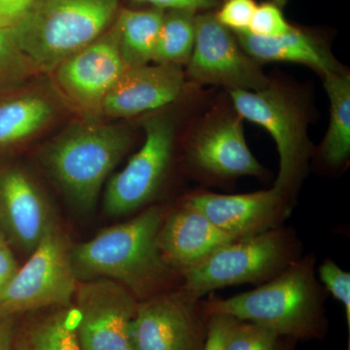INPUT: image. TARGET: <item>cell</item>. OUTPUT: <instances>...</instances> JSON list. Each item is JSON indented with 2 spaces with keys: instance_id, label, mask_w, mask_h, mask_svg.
I'll use <instances>...</instances> for the list:
<instances>
[{
  "instance_id": "6da1fadb",
  "label": "cell",
  "mask_w": 350,
  "mask_h": 350,
  "mask_svg": "<svg viewBox=\"0 0 350 350\" xmlns=\"http://www.w3.org/2000/svg\"><path fill=\"white\" fill-rule=\"evenodd\" d=\"M160 206L103 230L91 241L71 247L78 282L110 278L125 286L138 301L169 291L181 273L163 259L158 236L165 216Z\"/></svg>"
},
{
  "instance_id": "7a4b0ae2",
  "label": "cell",
  "mask_w": 350,
  "mask_h": 350,
  "mask_svg": "<svg viewBox=\"0 0 350 350\" xmlns=\"http://www.w3.org/2000/svg\"><path fill=\"white\" fill-rule=\"evenodd\" d=\"M315 257L301 256L255 289L220 300H202L204 310L252 322L294 342L323 340L329 330L326 291L315 276Z\"/></svg>"
},
{
  "instance_id": "3957f363",
  "label": "cell",
  "mask_w": 350,
  "mask_h": 350,
  "mask_svg": "<svg viewBox=\"0 0 350 350\" xmlns=\"http://www.w3.org/2000/svg\"><path fill=\"white\" fill-rule=\"evenodd\" d=\"M228 93L243 119L266 129L273 137L280 156V170L273 187L294 202L315 154L308 137V98L300 90L273 80L258 91Z\"/></svg>"
},
{
  "instance_id": "277c9868",
  "label": "cell",
  "mask_w": 350,
  "mask_h": 350,
  "mask_svg": "<svg viewBox=\"0 0 350 350\" xmlns=\"http://www.w3.org/2000/svg\"><path fill=\"white\" fill-rule=\"evenodd\" d=\"M119 0H38L12 31L18 47L36 68H57L100 38Z\"/></svg>"
},
{
  "instance_id": "5b68a950",
  "label": "cell",
  "mask_w": 350,
  "mask_h": 350,
  "mask_svg": "<svg viewBox=\"0 0 350 350\" xmlns=\"http://www.w3.org/2000/svg\"><path fill=\"white\" fill-rule=\"evenodd\" d=\"M131 142L130 131L123 126L80 124L46 147L42 162L72 204L80 211H91L103 182Z\"/></svg>"
},
{
  "instance_id": "8992f818",
  "label": "cell",
  "mask_w": 350,
  "mask_h": 350,
  "mask_svg": "<svg viewBox=\"0 0 350 350\" xmlns=\"http://www.w3.org/2000/svg\"><path fill=\"white\" fill-rule=\"evenodd\" d=\"M301 243L284 226L226 244L199 264L181 273L180 289L189 296L228 286L261 285L282 273L301 257Z\"/></svg>"
},
{
  "instance_id": "52a82bcc",
  "label": "cell",
  "mask_w": 350,
  "mask_h": 350,
  "mask_svg": "<svg viewBox=\"0 0 350 350\" xmlns=\"http://www.w3.org/2000/svg\"><path fill=\"white\" fill-rule=\"evenodd\" d=\"M185 162L202 180L216 183L241 176L264 177L266 170L244 137L243 119L229 105H217L200 115L186 137Z\"/></svg>"
},
{
  "instance_id": "ba28073f",
  "label": "cell",
  "mask_w": 350,
  "mask_h": 350,
  "mask_svg": "<svg viewBox=\"0 0 350 350\" xmlns=\"http://www.w3.org/2000/svg\"><path fill=\"white\" fill-rule=\"evenodd\" d=\"M167 107L152 112L145 120L144 145L108 182L103 204L109 215L135 213L155 199L165 183L179 131L178 117Z\"/></svg>"
},
{
  "instance_id": "9c48e42d",
  "label": "cell",
  "mask_w": 350,
  "mask_h": 350,
  "mask_svg": "<svg viewBox=\"0 0 350 350\" xmlns=\"http://www.w3.org/2000/svg\"><path fill=\"white\" fill-rule=\"evenodd\" d=\"M78 280L71 246L57 225L46 234L0 298V317L73 305Z\"/></svg>"
},
{
  "instance_id": "30bf717a",
  "label": "cell",
  "mask_w": 350,
  "mask_h": 350,
  "mask_svg": "<svg viewBox=\"0 0 350 350\" xmlns=\"http://www.w3.org/2000/svg\"><path fill=\"white\" fill-rule=\"evenodd\" d=\"M186 76L192 84L222 87L227 92L258 91L271 84L261 64L239 45L234 32L214 14L196 16V38Z\"/></svg>"
},
{
  "instance_id": "8fae6325",
  "label": "cell",
  "mask_w": 350,
  "mask_h": 350,
  "mask_svg": "<svg viewBox=\"0 0 350 350\" xmlns=\"http://www.w3.org/2000/svg\"><path fill=\"white\" fill-rule=\"evenodd\" d=\"M208 319L202 299L179 287L154 295L138 301L133 350H202Z\"/></svg>"
},
{
  "instance_id": "7c38bea8",
  "label": "cell",
  "mask_w": 350,
  "mask_h": 350,
  "mask_svg": "<svg viewBox=\"0 0 350 350\" xmlns=\"http://www.w3.org/2000/svg\"><path fill=\"white\" fill-rule=\"evenodd\" d=\"M138 301L110 278L78 282L73 305L79 312L81 350H133L131 328Z\"/></svg>"
},
{
  "instance_id": "4fadbf2b",
  "label": "cell",
  "mask_w": 350,
  "mask_h": 350,
  "mask_svg": "<svg viewBox=\"0 0 350 350\" xmlns=\"http://www.w3.org/2000/svg\"><path fill=\"white\" fill-rule=\"evenodd\" d=\"M178 204L197 209L221 231L237 239L282 226L293 202L278 189L248 194L223 195L197 191Z\"/></svg>"
},
{
  "instance_id": "5bb4252c",
  "label": "cell",
  "mask_w": 350,
  "mask_h": 350,
  "mask_svg": "<svg viewBox=\"0 0 350 350\" xmlns=\"http://www.w3.org/2000/svg\"><path fill=\"white\" fill-rule=\"evenodd\" d=\"M187 79L181 66L156 64L128 68L103 98L100 110L117 118L158 111L190 93Z\"/></svg>"
},
{
  "instance_id": "9a60e30c",
  "label": "cell",
  "mask_w": 350,
  "mask_h": 350,
  "mask_svg": "<svg viewBox=\"0 0 350 350\" xmlns=\"http://www.w3.org/2000/svg\"><path fill=\"white\" fill-rule=\"evenodd\" d=\"M56 226L47 200L25 172L0 174V232L27 253H32Z\"/></svg>"
},
{
  "instance_id": "2e32d148",
  "label": "cell",
  "mask_w": 350,
  "mask_h": 350,
  "mask_svg": "<svg viewBox=\"0 0 350 350\" xmlns=\"http://www.w3.org/2000/svg\"><path fill=\"white\" fill-rule=\"evenodd\" d=\"M57 68L64 93L78 105L96 108L128 68L113 33L96 39Z\"/></svg>"
},
{
  "instance_id": "e0dca14e",
  "label": "cell",
  "mask_w": 350,
  "mask_h": 350,
  "mask_svg": "<svg viewBox=\"0 0 350 350\" xmlns=\"http://www.w3.org/2000/svg\"><path fill=\"white\" fill-rule=\"evenodd\" d=\"M234 241L199 211L181 204L165 213L158 236L163 259L180 273Z\"/></svg>"
},
{
  "instance_id": "ac0fdd59",
  "label": "cell",
  "mask_w": 350,
  "mask_h": 350,
  "mask_svg": "<svg viewBox=\"0 0 350 350\" xmlns=\"http://www.w3.org/2000/svg\"><path fill=\"white\" fill-rule=\"evenodd\" d=\"M234 33L241 48L260 64H301L321 77L345 70L323 38L299 27H293L288 33L275 38H260L247 31Z\"/></svg>"
},
{
  "instance_id": "d6986e66",
  "label": "cell",
  "mask_w": 350,
  "mask_h": 350,
  "mask_svg": "<svg viewBox=\"0 0 350 350\" xmlns=\"http://www.w3.org/2000/svg\"><path fill=\"white\" fill-rule=\"evenodd\" d=\"M14 350H81L77 338L79 312L75 305L20 315Z\"/></svg>"
},
{
  "instance_id": "ffe728a7",
  "label": "cell",
  "mask_w": 350,
  "mask_h": 350,
  "mask_svg": "<svg viewBox=\"0 0 350 350\" xmlns=\"http://www.w3.org/2000/svg\"><path fill=\"white\" fill-rule=\"evenodd\" d=\"M322 78L330 103V121L317 154L326 167L338 170L350 158V75L345 69Z\"/></svg>"
},
{
  "instance_id": "44dd1931",
  "label": "cell",
  "mask_w": 350,
  "mask_h": 350,
  "mask_svg": "<svg viewBox=\"0 0 350 350\" xmlns=\"http://www.w3.org/2000/svg\"><path fill=\"white\" fill-rule=\"evenodd\" d=\"M163 17L165 11L159 8L120 12L112 33L126 68L153 62Z\"/></svg>"
},
{
  "instance_id": "7402d4cb",
  "label": "cell",
  "mask_w": 350,
  "mask_h": 350,
  "mask_svg": "<svg viewBox=\"0 0 350 350\" xmlns=\"http://www.w3.org/2000/svg\"><path fill=\"white\" fill-rule=\"evenodd\" d=\"M52 105L39 96H24L0 105V146L31 137L47 125Z\"/></svg>"
},
{
  "instance_id": "603a6c76",
  "label": "cell",
  "mask_w": 350,
  "mask_h": 350,
  "mask_svg": "<svg viewBox=\"0 0 350 350\" xmlns=\"http://www.w3.org/2000/svg\"><path fill=\"white\" fill-rule=\"evenodd\" d=\"M196 13L172 10L165 14L153 62L170 66H187L196 38Z\"/></svg>"
},
{
  "instance_id": "cb8c5ba5",
  "label": "cell",
  "mask_w": 350,
  "mask_h": 350,
  "mask_svg": "<svg viewBox=\"0 0 350 350\" xmlns=\"http://www.w3.org/2000/svg\"><path fill=\"white\" fill-rule=\"evenodd\" d=\"M282 338L252 322L238 320L228 340L227 350H278Z\"/></svg>"
},
{
  "instance_id": "d4e9b609",
  "label": "cell",
  "mask_w": 350,
  "mask_h": 350,
  "mask_svg": "<svg viewBox=\"0 0 350 350\" xmlns=\"http://www.w3.org/2000/svg\"><path fill=\"white\" fill-rule=\"evenodd\" d=\"M282 0H268L257 5L248 27L250 33L260 38H275L293 29L283 12Z\"/></svg>"
},
{
  "instance_id": "484cf974",
  "label": "cell",
  "mask_w": 350,
  "mask_h": 350,
  "mask_svg": "<svg viewBox=\"0 0 350 350\" xmlns=\"http://www.w3.org/2000/svg\"><path fill=\"white\" fill-rule=\"evenodd\" d=\"M320 282L324 289L344 306L347 330L350 335V273L340 269L335 262L327 259L319 269Z\"/></svg>"
},
{
  "instance_id": "4316f807",
  "label": "cell",
  "mask_w": 350,
  "mask_h": 350,
  "mask_svg": "<svg viewBox=\"0 0 350 350\" xmlns=\"http://www.w3.org/2000/svg\"><path fill=\"white\" fill-rule=\"evenodd\" d=\"M257 5L255 0H224L214 16L230 31H248Z\"/></svg>"
},
{
  "instance_id": "83f0119b",
  "label": "cell",
  "mask_w": 350,
  "mask_h": 350,
  "mask_svg": "<svg viewBox=\"0 0 350 350\" xmlns=\"http://www.w3.org/2000/svg\"><path fill=\"white\" fill-rule=\"evenodd\" d=\"M25 62H27L21 52L12 31L0 29V80L17 72Z\"/></svg>"
},
{
  "instance_id": "f1b7e54d",
  "label": "cell",
  "mask_w": 350,
  "mask_h": 350,
  "mask_svg": "<svg viewBox=\"0 0 350 350\" xmlns=\"http://www.w3.org/2000/svg\"><path fill=\"white\" fill-rule=\"evenodd\" d=\"M238 320L226 314L211 315L202 350H227L228 340Z\"/></svg>"
},
{
  "instance_id": "f546056e",
  "label": "cell",
  "mask_w": 350,
  "mask_h": 350,
  "mask_svg": "<svg viewBox=\"0 0 350 350\" xmlns=\"http://www.w3.org/2000/svg\"><path fill=\"white\" fill-rule=\"evenodd\" d=\"M38 0H0V29L19 25Z\"/></svg>"
},
{
  "instance_id": "4dcf8cb0",
  "label": "cell",
  "mask_w": 350,
  "mask_h": 350,
  "mask_svg": "<svg viewBox=\"0 0 350 350\" xmlns=\"http://www.w3.org/2000/svg\"><path fill=\"white\" fill-rule=\"evenodd\" d=\"M139 3L152 4L155 8L185 10L192 12L206 11L217 6L219 0H133Z\"/></svg>"
},
{
  "instance_id": "1f68e13d",
  "label": "cell",
  "mask_w": 350,
  "mask_h": 350,
  "mask_svg": "<svg viewBox=\"0 0 350 350\" xmlns=\"http://www.w3.org/2000/svg\"><path fill=\"white\" fill-rule=\"evenodd\" d=\"M19 268L8 244L0 246V298L12 282Z\"/></svg>"
},
{
  "instance_id": "d6a6232c",
  "label": "cell",
  "mask_w": 350,
  "mask_h": 350,
  "mask_svg": "<svg viewBox=\"0 0 350 350\" xmlns=\"http://www.w3.org/2000/svg\"><path fill=\"white\" fill-rule=\"evenodd\" d=\"M18 317H0V350H14Z\"/></svg>"
},
{
  "instance_id": "836d02e7",
  "label": "cell",
  "mask_w": 350,
  "mask_h": 350,
  "mask_svg": "<svg viewBox=\"0 0 350 350\" xmlns=\"http://www.w3.org/2000/svg\"><path fill=\"white\" fill-rule=\"evenodd\" d=\"M294 342V340H288V338H286L285 342L282 340L278 350H295Z\"/></svg>"
},
{
  "instance_id": "e575fe53",
  "label": "cell",
  "mask_w": 350,
  "mask_h": 350,
  "mask_svg": "<svg viewBox=\"0 0 350 350\" xmlns=\"http://www.w3.org/2000/svg\"><path fill=\"white\" fill-rule=\"evenodd\" d=\"M5 244H8V243H7V239L5 237H4V234L0 232V246L5 245Z\"/></svg>"
},
{
  "instance_id": "d590c367",
  "label": "cell",
  "mask_w": 350,
  "mask_h": 350,
  "mask_svg": "<svg viewBox=\"0 0 350 350\" xmlns=\"http://www.w3.org/2000/svg\"><path fill=\"white\" fill-rule=\"evenodd\" d=\"M350 350V335H349V342H347V349Z\"/></svg>"
}]
</instances>
